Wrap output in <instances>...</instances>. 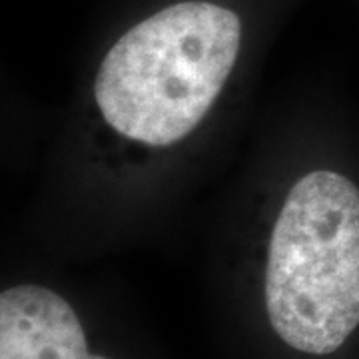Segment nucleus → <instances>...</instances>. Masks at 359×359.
Masks as SVG:
<instances>
[{
	"instance_id": "nucleus-4",
	"label": "nucleus",
	"mask_w": 359,
	"mask_h": 359,
	"mask_svg": "<svg viewBox=\"0 0 359 359\" xmlns=\"http://www.w3.org/2000/svg\"><path fill=\"white\" fill-rule=\"evenodd\" d=\"M88 359H108V358H100V355H88Z\"/></svg>"
},
{
	"instance_id": "nucleus-2",
	"label": "nucleus",
	"mask_w": 359,
	"mask_h": 359,
	"mask_svg": "<svg viewBox=\"0 0 359 359\" xmlns=\"http://www.w3.org/2000/svg\"><path fill=\"white\" fill-rule=\"evenodd\" d=\"M266 309L283 341L330 355L359 325V190L318 170L295 182L276 219Z\"/></svg>"
},
{
	"instance_id": "nucleus-1",
	"label": "nucleus",
	"mask_w": 359,
	"mask_h": 359,
	"mask_svg": "<svg viewBox=\"0 0 359 359\" xmlns=\"http://www.w3.org/2000/svg\"><path fill=\"white\" fill-rule=\"evenodd\" d=\"M242 42L240 16L210 2H180L130 28L104 56L94 98L130 140L168 146L216 102Z\"/></svg>"
},
{
	"instance_id": "nucleus-3",
	"label": "nucleus",
	"mask_w": 359,
	"mask_h": 359,
	"mask_svg": "<svg viewBox=\"0 0 359 359\" xmlns=\"http://www.w3.org/2000/svg\"><path fill=\"white\" fill-rule=\"evenodd\" d=\"M88 341L65 297L40 285L0 295V359H88Z\"/></svg>"
}]
</instances>
